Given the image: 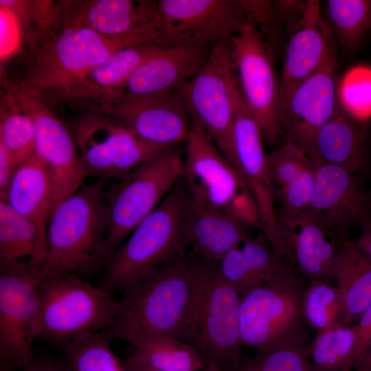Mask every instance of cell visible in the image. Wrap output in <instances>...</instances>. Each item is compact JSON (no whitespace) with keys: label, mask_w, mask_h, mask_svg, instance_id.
I'll list each match as a JSON object with an SVG mask.
<instances>
[{"label":"cell","mask_w":371,"mask_h":371,"mask_svg":"<svg viewBox=\"0 0 371 371\" xmlns=\"http://www.w3.org/2000/svg\"><path fill=\"white\" fill-rule=\"evenodd\" d=\"M71 133L87 177L118 179L169 149L143 140L115 119L95 111L77 117Z\"/></svg>","instance_id":"8fae6325"},{"label":"cell","mask_w":371,"mask_h":371,"mask_svg":"<svg viewBox=\"0 0 371 371\" xmlns=\"http://www.w3.org/2000/svg\"><path fill=\"white\" fill-rule=\"evenodd\" d=\"M118 311V300L79 276L42 278L34 338L61 347L83 335L102 332Z\"/></svg>","instance_id":"8992f818"},{"label":"cell","mask_w":371,"mask_h":371,"mask_svg":"<svg viewBox=\"0 0 371 371\" xmlns=\"http://www.w3.org/2000/svg\"><path fill=\"white\" fill-rule=\"evenodd\" d=\"M63 27H85L109 38H139L157 44L161 27L158 1H60Z\"/></svg>","instance_id":"ffe728a7"},{"label":"cell","mask_w":371,"mask_h":371,"mask_svg":"<svg viewBox=\"0 0 371 371\" xmlns=\"http://www.w3.org/2000/svg\"><path fill=\"white\" fill-rule=\"evenodd\" d=\"M199 260L189 251L179 255L122 291L119 311L101 334L127 342L142 337H174L183 340L193 311Z\"/></svg>","instance_id":"6da1fadb"},{"label":"cell","mask_w":371,"mask_h":371,"mask_svg":"<svg viewBox=\"0 0 371 371\" xmlns=\"http://www.w3.org/2000/svg\"><path fill=\"white\" fill-rule=\"evenodd\" d=\"M353 371H371V342L362 359L354 367Z\"/></svg>","instance_id":"681fc988"},{"label":"cell","mask_w":371,"mask_h":371,"mask_svg":"<svg viewBox=\"0 0 371 371\" xmlns=\"http://www.w3.org/2000/svg\"><path fill=\"white\" fill-rule=\"evenodd\" d=\"M124 371H126V370L125 369V368H124Z\"/></svg>","instance_id":"816d5d0a"},{"label":"cell","mask_w":371,"mask_h":371,"mask_svg":"<svg viewBox=\"0 0 371 371\" xmlns=\"http://www.w3.org/2000/svg\"><path fill=\"white\" fill-rule=\"evenodd\" d=\"M355 327V344L350 359V370L362 359L371 342V303L363 312Z\"/></svg>","instance_id":"ee69618b"},{"label":"cell","mask_w":371,"mask_h":371,"mask_svg":"<svg viewBox=\"0 0 371 371\" xmlns=\"http://www.w3.org/2000/svg\"><path fill=\"white\" fill-rule=\"evenodd\" d=\"M143 140L164 148L186 142L190 116L180 90L142 96H120L93 103Z\"/></svg>","instance_id":"d6986e66"},{"label":"cell","mask_w":371,"mask_h":371,"mask_svg":"<svg viewBox=\"0 0 371 371\" xmlns=\"http://www.w3.org/2000/svg\"><path fill=\"white\" fill-rule=\"evenodd\" d=\"M25 258L43 265L36 230L7 202L0 201V262L19 261Z\"/></svg>","instance_id":"d6a6232c"},{"label":"cell","mask_w":371,"mask_h":371,"mask_svg":"<svg viewBox=\"0 0 371 371\" xmlns=\"http://www.w3.org/2000/svg\"><path fill=\"white\" fill-rule=\"evenodd\" d=\"M315 170V165L274 192L278 225L289 223L306 212L312 198Z\"/></svg>","instance_id":"74e56055"},{"label":"cell","mask_w":371,"mask_h":371,"mask_svg":"<svg viewBox=\"0 0 371 371\" xmlns=\"http://www.w3.org/2000/svg\"><path fill=\"white\" fill-rule=\"evenodd\" d=\"M315 146L322 162L363 178L370 162L367 127L341 98L331 117L318 131Z\"/></svg>","instance_id":"cb8c5ba5"},{"label":"cell","mask_w":371,"mask_h":371,"mask_svg":"<svg viewBox=\"0 0 371 371\" xmlns=\"http://www.w3.org/2000/svg\"><path fill=\"white\" fill-rule=\"evenodd\" d=\"M109 224L103 181L84 183L53 210L45 236L42 278L82 277L104 267Z\"/></svg>","instance_id":"7a4b0ae2"},{"label":"cell","mask_w":371,"mask_h":371,"mask_svg":"<svg viewBox=\"0 0 371 371\" xmlns=\"http://www.w3.org/2000/svg\"><path fill=\"white\" fill-rule=\"evenodd\" d=\"M278 225L289 233L292 259L298 272L309 282L334 284L338 244L329 240L328 234L304 214L289 223Z\"/></svg>","instance_id":"83f0119b"},{"label":"cell","mask_w":371,"mask_h":371,"mask_svg":"<svg viewBox=\"0 0 371 371\" xmlns=\"http://www.w3.org/2000/svg\"><path fill=\"white\" fill-rule=\"evenodd\" d=\"M199 259V279L193 311L183 341L210 363L238 371L242 359L240 296L220 274L216 262Z\"/></svg>","instance_id":"52a82bcc"},{"label":"cell","mask_w":371,"mask_h":371,"mask_svg":"<svg viewBox=\"0 0 371 371\" xmlns=\"http://www.w3.org/2000/svg\"><path fill=\"white\" fill-rule=\"evenodd\" d=\"M221 276L243 296L291 267L276 256L262 232L249 236L216 262Z\"/></svg>","instance_id":"d4e9b609"},{"label":"cell","mask_w":371,"mask_h":371,"mask_svg":"<svg viewBox=\"0 0 371 371\" xmlns=\"http://www.w3.org/2000/svg\"><path fill=\"white\" fill-rule=\"evenodd\" d=\"M363 179L336 166L315 165L312 198L304 214L337 244L351 240L350 229L371 223V192Z\"/></svg>","instance_id":"ac0fdd59"},{"label":"cell","mask_w":371,"mask_h":371,"mask_svg":"<svg viewBox=\"0 0 371 371\" xmlns=\"http://www.w3.org/2000/svg\"><path fill=\"white\" fill-rule=\"evenodd\" d=\"M213 46H158L133 73L120 92L110 99L179 90L202 69Z\"/></svg>","instance_id":"7402d4cb"},{"label":"cell","mask_w":371,"mask_h":371,"mask_svg":"<svg viewBox=\"0 0 371 371\" xmlns=\"http://www.w3.org/2000/svg\"><path fill=\"white\" fill-rule=\"evenodd\" d=\"M0 143L17 166L35 153L33 120L6 86L1 100Z\"/></svg>","instance_id":"836d02e7"},{"label":"cell","mask_w":371,"mask_h":371,"mask_svg":"<svg viewBox=\"0 0 371 371\" xmlns=\"http://www.w3.org/2000/svg\"><path fill=\"white\" fill-rule=\"evenodd\" d=\"M123 364L126 371H157L132 353L123 362Z\"/></svg>","instance_id":"c3c4849f"},{"label":"cell","mask_w":371,"mask_h":371,"mask_svg":"<svg viewBox=\"0 0 371 371\" xmlns=\"http://www.w3.org/2000/svg\"><path fill=\"white\" fill-rule=\"evenodd\" d=\"M158 46L148 43L115 51L91 68L65 93L61 102L83 100L95 103L113 98Z\"/></svg>","instance_id":"4316f807"},{"label":"cell","mask_w":371,"mask_h":371,"mask_svg":"<svg viewBox=\"0 0 371 371\" xmlns=\"http://www.w3.org/2000/svg\"><path fill=\"white\" fill-rule=\"evenodd\" d=\"M148 43L139 38H109L85 27H63L31 52L17 82L51 106L61 102L91 68L115 51Z\"/></svg>","instance_id":"5b68a950"},{"label":"cell","mask_w":371,"mask_h":371,"mask_svg":"<svg viewBox=\"0 0 371 371\" xmlns=\"http://www.w3.org/2000/svg\"><path fill=\"white\" fill-rule=\"evenodd\" d=\"M355 327L337 322L319 332L309 345L311 371H348Z\"/></svg>","instance_id":"e575fe53"},{"label":"cell","mask_w":371,"mask_h":371,"mask_svg":"<svg viewBox=\"0 0 371 371\" xmlns=\"http://www.w3.org/2000/svg\"><path fill=\"white\" fill-rule=\"evenodd\" d=\"M42 267L30 259L0 262V354L20 369L34 357Z\"/></svg>","instance_id":"30bf717a"},{"label":"cell","mask_w":371,"mask_h":371,"mask_svg":"<svg viewBox=\"0 0 371 371\" xmlns=\"http://www.w3.org/2000/svg\"><path fill=\"white\" fill-rule=\"evenodd\" d=\"M158 5L161 47L214 45L247 24L238 0H160Z\"/></svg>","instance_id":"2e32d148"},{"label":"cell","mask_w":371,"mask_h":371,"mask_svg":"<svg viewBox=\"0 0 371 371\" xmlns=\"http://www.w3.org/2000/svg\"><path fill=\"white\" fill-rule=\"evenodd\" d=\"M182 175L183 157L173 147L144 161L106 190V260L171 192Z\"/></svg>","instance_id":"ba28073f"},{"label":"cell","mask_w":371,"mask_h":371,"mask_svg":"<svg viewBox=\"0 0 371 371\" xmlns=\"http://www.w3.org/2000/svg\"><path fill=\"white\" fill-rule=\"evenodd\" d=\"M334 278L341 299L340 323L355 324L371 303V261L352 240L337 245Z\"/></svg>","instance_id":"f1b7e54d"},{"label":"cell","mask_w":371,"mask_h":371,"mask_svg":"<svg viewBox=\"0 0 371 371\" xmlns=\"http://www.w3.org/2000/svg\"><path fill=\"white\" fill-rule=\"evenodd\" d=\"M229 42L243 96L260 128L263 142L276 146L282 139L276 58L259 33L247 23Z\"/></svg>","instance_id":"5bb4252c"},{"label":"cell","mask_w":371,"mask_h":371,"mask_svg":"<svg viewBox=\"0 0 371 371\" xmlns=\"http://www.w3.org/2000/svg\"><path fill=\"white\" fill-rule=\"evenodd\" d=\"M21 371H71L63 359L52 357H34Z\"/></svg>","instance_id":"bcb514c9"},{"label":"cell","mask_w":371,"mask_h":371,"mask_svg":"<svg viewBox=\"0 0 371 371\" xmlns=\"http://www.w3.org/2000/svg\"><path fill=\"white\" fill-rule=\"evenodd\" d=\"M303 306L308 324L317 332L340 322L341 299L334 284L326 282H310Z\"/></svg>","instance_id":"8d00e7d4"},{"label":"cell","mask_w":371,"mask_h":371,"mask_svg":"<svg viewBox=\"0 0 371 371\" xmlns=\"http://www.w3.org/2000/svg\"><path fill=\"white\" fill-rule=\"evenodd\" d=\"M0 5L10 8L16 15L30 52L63 28L60 1L0 0Z\"/></svg>","instance_id":"4dcf8cb0"},{"label":"cell","mask_w":371,"mask_h":371,"mask_svg":"<svg viewBox=\"0 0 371 371\" xmlns=\"http://www.w3.org/2000/svg\"><path fill=\"white\" fill-rule=\"evenodd\" d=\"M308 348L257 352L254 357L243 359L238 371H311Z\"/></svg>","instance_id":"60d3db41"},{"label":"cell","mask_w":371,"mask_h":371,"mask_svg":"<svg viewBox=\"0 0 371 371\" xmlns=\"http://www.w3.org/2000/svg\"><path fill=\"white\" fill-rule=\"evenodd\" d=\"M246 22L259 33L275 58L283 56L288 38L275 14L271 0H238Z\"/></svg>","instance_id":"f35d334b"},{"label":"cell","mask_w":371,"mask_h":371,"mask_svg":"<svg viewBox=\"0 0 371 371\" xmlns=\"http://www.w3.org/2000/svg\"><path fill=\"white\" fill-rule=\"evenodd\" d=\"M337 81V46L332 35L321 64L293 92L280 121L284 142L294 145L315 165L322 163L316 136L335 109Z\"/></svg>","instance_id":"e0dca14e"},{"label":"cell","mask_w":371,"mask_h":371,"mask_svg":"<svg viewBox=\"0 0 371 371\" xmlns=\"http://www.w3.org/2000/svg\"><path fill=\"white\" fill-rule=\"evenodd\" d=\"M109 342L101 333L83 335L60 347L63 359L71 371H124Z\"/></svg>","instance_id":"d590c367"},{"label":"cell","mask_w":371,"mask_h":371,"mask_svg":"<svg viewBox=\"0 0 371 371\" xmlns=\"http://www.w3.org/2000/svg\"><path fill=\"white\" fill-rule=\"evenodd\" d=\"M25 43L21 26L14 13L0 5V59L1 63L16 55Z\"/></svg>","instance_id":"b9f144b4"},{"label":"cell","mask_w":371,"mask_h":371,"mask_svg":"<svg viewBox=\"0 0 371 371\" xmlns=\"http://www.w3.org/2000/svg\"><path fill=\"white\" fill-rule=\"evenodd\" d=\"M5 86L33 120L35 154L49 173L53 212L62 201L78 190L87 177L74 138L43 100L30 93L18 82H8Z\"/></svg>","instance_id":"9a60e30c"},{"label":"cell","mask_w":371,"mask_h":371,"mask_svg":"<svg viewBox=\"0 0 371 371\" xmlns=\"http://www.w3.org/2000/svg\"><path fill=\"white\" fill-rule=\"evenodd\" d=\"M353 245L371 261V223L360 227V233Z\"/></svg>","instance_id":"7dc6e473"},{"label":"cell","mask_w":371,"mask_h":371,"mask_svg":"<svg viewBox=\"0 0 371 371\" xmlns=\"http://www.w3.org/2000/svg\"><path fill=\"white\" fill-rule=\"evenodd\" d=\"M325 11L335 40L345 52L355 53L371 30V0H327Z\"/></svg>","instance_id":"1f68e13d"},{"label":"cell","mask_w":371,"mask_h":371,"mask_svg":"<svg viewBox=\"0 0 371 371\" xmlns=\"http://www.w3.org/2000/svg\"><path fill=\"white\" fill-rule=\"evenodd\" d=\"M234 105L232 153L229 163L236 170L254 199L260 214L261 232L278 258L285 261L260 128L247 106L236 80L232 83Z\"/></svg>","instance_id":"4fadbf2b"},{"label":"cell","mask_w":371,"mask_h":371,"mask_svg":"<svg viewBox=\"0 0 371 371\" xmlns=\"http://www.w3.org/2000/svg\"><path fill=\"white\" fill-rule=\"evenodd\" d=\"M201 371H223L216 363H210L207 364Z\"/></svg>","instance_id":"f907efd6"},{"label":"cell","mask_w":371,"mask_h":371,"mask_svg":"<svg viewBox=\"0 0 371 371\" xmlns=\"http://www.w3.org/2000/svg\"><path fill=\"white\" fill-rule=\"evenodd\" d=\"M348 371H353V370H348Z\"/></svg>","instance_id":"f5cc1de1"},{"label":"cell","mask_w":371,"mask_h":371,"mask_svg":"<svg viewBox=\"0 0 371 371\" xmlns=\"http://www.w3.org/2000/svg\"><path fill=\"white\" fill-rule=\"evenodd\" d=\"M271 1L279 25L289 38L302 19L308 0H272Z\"/></svg>","instance_id":"7bdbcfd3"},{"label":"cell","mask_w":371,"mask_h":371,"mask_svg":"<svg viewBox=\"0 0 371 371\" xmlns=\"http://www.w3.org/2000/svg\"><path fill=\"white\" fill-rule=\"evenodd\" d=\"M17 165L5 148L0 143V201H5L8 190Z\"/></svg>","instance_id":"f6af8a7d"},{"label":"cell","mask_w":371,"mask_h":371,"mask_svg":"<svg viewBox=\"0 0 371 371\" xmlns=\"http://www.w3.org/2000/svg\"><path fill=\"white\" fill-rule=\"evenodd\" d=\"M309 282L291 267L260 287L240 296L241 342L257 352L308 348L312 341L304 313Z\"/></svg>","instance_id":"3957f363"},{"label":"cell","mask_w":371,"mask_h":371,"mask_svg":"<svg viewBox=\"0 0 371 371\" xmlns=\"http://www.w3.org/2000/svg\"><path fill=\"white\" fill-rule=\"evenodd\" d=\"M235 72L230 42L214 45L202 69L180 90L191 121L198 124L229 162L232 153Z\"/></svg>","instance_id":"7c38bea8"},{"label":"cell","mask_w":371,"mask_h":371,"mask_svg":"<svg viewBox=\"0 0 371 371\" xmlns=\"http://www.w3.org/2000/svg\"><path fill=\"white\" fill-rule=\"evenodd\" d=\"M185 194L181 178L108 258L104 276L98 285L100 288L113 295L188 251L183 223Z\"/></svg>","instance_id":"277c9868"},{"label":"cell","mask_w":371,"mask_h":371,"mask_svg":"<svg viewBox=\"0 0 371 371\" xmlns=\"http://www.w3.org/2000/svg\"><path fill=\"white\" fill-rule=\"evenodd\" d=\"M5 202L34 225L45 260L46 231L52 212V189L46 167L35 153L17 166Z\"/></svg>","instance_id":"484cf974"},{"label":"cell","mask_w":371,"mask_h":371,"mask_svg":"<svg viewBox=\"0 0 371 371\" xmlns=\"http://www.w3.org/2000/svg\"><path fill=\"white\" fill-rule=\"evenodd\" d=\"M183 223L188 251L205 260L219 261L249 236V225L196 201L188 195L186 188Z\"/></svg>","instance_id":"603a6c76"},{"label":"cell","mask_w":371,"mask_h":371,"mask_svg":"<svg viewBox=\"0 0 371 371\" xmlns=\"http://www.w3.org/2000/svg\"><path fill=\"white\" fill-rule=\"evenodd\" d=\"M269 176L275 191L280 190L315 165L300 150L284 142L266 155Z\"/></svg>","instance_id":"ab89813d"},{"label":"cell","mask_w":371,"mask_h":371,"mask_svg":"<svg viewBox=\"0 0 371 371\" xmlns=\"http://www.w3.org/2000/svg\"><path fill=\"white\" fill-rule=\"evenodd\" d=\"M183 158L182 179L188 195L259 228L257 205L240 176L203 129L191 121Z\"/></svg>","instance_id":"9c48e42d"},{"label":"cell","mask_w":371,"mask_h":371,"mask_svg":"<svg viewBox=\"0 0 371 371\" xmlns=\"http://www.w3.org/2000/svg\"><path fill=\"white\" fill-rule=\"evenodd\" d=\"M321 8L320 1L308 0L302 19L288 38L278 77L280 125L292 94L318 68L333 35Z\"/></svg>","instance_id":"44dd1931"},{"label":"cell","mask_w":371,"mask_h":371,"mask_svg":"<svg viewBox=\"0 0 371 371\" xmlns=\"http://www.w3.org/2000/svg\"><path fill=\"white\" fill-rule=\"evenodd\" d=\"M132 354L157 371H201L205 363L188 342L174 337H142L129 342Z\"/></svg>","instance_id":"f546056e"}]
</instances>
